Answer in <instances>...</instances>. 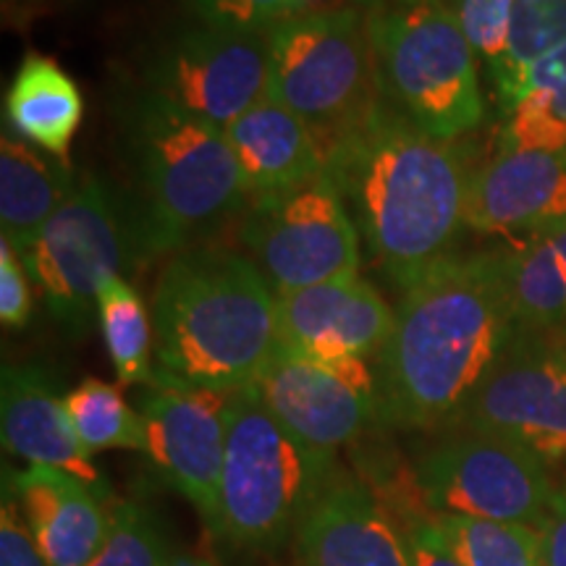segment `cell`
I'll list each match as a JSON object with an SVG mask.
<instances>
[{
    "label": "cell",
    "instance_id": "34",
    "mask_svg": "<svg viewBox=\"0 0 566 566\" xmlns=\"http://www.w3.org/2000/svg\"><path fill=\"white\" fill-rule=\"evenodd\" d=\"M407 537L409 548H412L415 566H459L454 554H451L449 546L443 543L441 533H438L433 514L424 516L422 522L409 527Z\"/></svg>",
    "mask_w": 566,
    "mask_h": 566
},
{
    "label": "cell",
    "instance_id": "30",
    "mask_svg": "<svg viewBox=\"0 0 566 566\" xmlns=\"http://www.w3.org/2000/svg\"><path fill=\"white\" fill-rule=\"evenodd\" d=\"M197 21L218 30L268 34L273 24L289 17L286 0H179Z\"/></svg>",
    "mask_w": 566,
    "mask_h": 566
},
{
    "label": "cell",
    "instance_id": "25",
    "mask_svg": "<svg viewBox=\"0 0 566 566\" xmlns=\"http://www.w3.org/2000/svg\"><path fill=\"white\" fill-rule=\"evenodd\" d=\"M97 325L122 386L155 384L153 313L126 275L105 281L97 296Z\"/></svg>",
    "mask_w": 566,
    "mask_h": 566
},
{
    "label": "cell",
    "instance_id": "35",
    "mask_svg": "<svg viewBox=\"0 0 566 566\" xmlns=\"http://www.w3.org/2000/svg\"><path fill=\"white\" fill-rule=\"evenodd\" d=\"M543 566H566V483L556 485L548 514L541 525Z\"/></svg>",
    "mask_w": 566,
    "mask_h": 566
},
{
    "label": "cell",
    "instance_id": "2",
    "mask_svg": "<svg viewBox=\"0 0 566 566\" xmlns=\"http://www.w3.org/2000/svg\"><path fill=\"white\" fill-rule=\"evenodd\" d=\"M475 163L462 139H438L380 101L370 118L325 147V174L399 292L451 258L467 229Z\"/></svg>",
    "mask_w": 566,
    "mask_h": 566
},
{
    "label": "cell",
    "instance_id": "13",
    "mask_svg": "<svg viewBox=\"0 0 566 566\" xmlns=\"http://www.w3.org/2000/svg\"><path fill=\"white\" fill-rule=\"evenodd\" d=\"M254 391L289 433L315 449L338 451L380 428L378 384L365 359L313 357L281 342Z\"/></svg>",
    "mask_w": 566,
    "mask_h": 566
},
{
    "label": "cell",
    "instance_id": "3",
    "mask_svg": "<svg viewBox=\"0 0 566 566\" xmlns=\"http://www.w3.org/2000/svg\"><path fill=\"white\" fill-rule=\"evenodd\" d=\"M113 113L145 260L189 250L252 200L221 126L139 84L118 92Z\"/></svg>",
    "mask_w": 566,
    "mask_h": 566
},
{
    "label": "cell",
    "instance_id": "6",
    "mask_svg": "<svg viewBox=\"0 0 566 566\" xmlns=\"http://www.w3.org/2000/svg\"><path fill=\"white\" fill-rule=\"evenodd\" d=\"M380 101L438 139H462L485 118L480 55L459 13L441 3H386L367 13Z\"/></svg>",
    "mask_w": 566,
    "mask_h": 566
},
{
    "label": "cell",
    "instance_id": "17",
    "mask_svg": "<svg viewBox=\"0 0 566 566\" xmlns=\"http://www.w3.org/2000/svg\"><path fill=\"white\" fill-rule=\"evenodd\" d=\"M566 221V155L495 150L478 163L467 195V229L485 237H530Z\"/></svg>",
    "mask_w": 566,
    "mask_h": 566
},
{
    "label": "cell",
    "instance_id": "26",
    "mask_svg": "<svg viewBox=\"0 0 566 566\" xmlns=\"http://www.w3.org/2000/svg\"><path fill=\"white\" fill-rule=\"evenodd\" d=\"M562 45H566V0H514L504 55L488 74L499 108L512 101L527 71Z\"/></svg>",
    "mask_w": 566,
    "mask_h": 566
},
{
    "label": "cell",
    "instance_id": "5",
    "mask_svg": "<svg viewBox=\"0 0 566 566\" xmlns=\"http://www.w3.org/2000/svg\"><path fill=\"white\" fill-rule=\"evenodd\" d=\"M342 472L338 451L300 441L275 420L254 386L239 388L229 407L218 543L247 558L281 554Z\"/></svg>",
    "mask_w": 566,
    "mask_h": 566
},
{
    "label": "cell",
    "instance_id": "32",
    "mask_svg": "<svg viewBox=\"0 0 566 566\" xmlns=\"http://www.w3.org/2000/svg\"><path fill=\"white\" fill-rule=\"evenodd\" d=\"M34 313L32 279L24 260L11 242L0 239V323L3 328L21 331Z\"/></svg>",
    "mask_w": 566,
    "mask_h": 566
},
{
    "label": "cell",
    "instance_id": "38",
    "mask_svg": "<svg viewBox=\"0 0 566 566\" xmlns=\"http://www.w3.org/2000/svg\"><path fill=\"white\" fill-rule=\"evenodd\" d=\"M388 0H352V6H357V9H363V11H375V9H380V6H386Z\"/></svg>",
    "mask_w": 566,
    "mask_h": 566
},
{
    "label": "cell",
    "instance_id": "16",
    "mask_svg": "<svg viewBox=\"0 0 566 566\" xmlns=\"http://www.w3.org/2000/svg\"><path fill=\"white\" fill-rule=\"evenodd\" d=\"M296 566H415L407 530L354 472H342L296 530Z\"/></svg>",
    "mask_w": 566,
    "mask_h": 566
},
{
    "label": "cell",
    "instance_id": "12",
    "mask_svg": "<svg viewBox=\"0 0 566 566\" xmlns=\"http://www.w3.org/2000/svg\"><path fill=\"white\" fill-rule=\"evenodd\" d=\"M268 34L233 32L202 21L160 34L139 61V87L226 129L268 95Z\"/></svg>",
    "mask_w": 566,
    "mask_h": 566
},
{
    "label": "cell",
    "instance_id": "19",
    "mask_svg": "<svg viewBox=\"0 0 566 566\" xmlns=\"http://www.w3.org/2000/svg\"><path fill=\"white\" fill-rule=\"evenodd\" d=\"M34 543L51 566H87L111 530V504L97 488L53 467L3 472Z\"/></svg>",
    "mask_w": 566,
    "mask_h": 566
},
{
    "label": "cell",
    "instance_id": "18",
    "mask_svg": "<svg viewBox=\"0 0 566 566\" xmlns=\"http://www.w3.org/2000/svg\"><path fill=\"white\" fill-rule=\"evenodd\" d=\"M0 438L6 454L53 467L105 493V480L71 424L66 396L40 365H6L0 378Z\"/></svg>",
    "mask_w": 566,
    "mask_h": 566
},
{
    "label": "cell",
    "instance_id": "28",
    "mask_svg": "<svg viewBox=\"0 0 566 566\" xmlns=\"http://www.w3.org/2000/svg\"><path fill=\"white\" fill-rule=\"evenodd\" d=\"M66 409L76 436L90 454L126 449L147 454L145 417L129 407L122 388L87 378L66 394Z\"/></svg>",
    "mask_w": 566,
    "mask_h": 566
},
{
    "label": "cell",
    "instance_id": "36",
    "mask_svg": "<svg viewBox=\"0 0 566 566\" xmlns=\"http://www.w3.org/2000/svg\"><path fill=\"white\" fill-rule=\"evenodd\" d=\"M166 566H218V564L205 554H184V551H174Z\"/></svg>",
    "mask_w": 566,
    "mask_h": 566
},
{
    "label": "cell",
    "instance_id": "37",
    "mask_svg": "<svg viewBox=\"0 0 566 566\" xmlns=\"http://www.w3.org/2000/svg\"><path fill=\"white\" fill-rule=\"evenodd\" d=\"M391 3H405V6H417V3H441V6H449V9L457 11L459 0H391Z\"/></svg>",
    "mask_w": 566,
    "mask_h": 566
},
{
    "label": "cell",
    "instance_id": "14",
    "mask_svg": "<svg viewBox=\"0 0 566 566\" xmlns=\"http://www.w3.org/2000/svg\"><path fill=\"white\" fill-rule=\"evenodd\" d=\"M231 394L155 375V384L142 394L139 407L153 467L192 504L216 541H221V478Z\"/></svg>",
    "mask_w": 566,
    "mask_h": 566
},
{
    "label": "cell",
    "instance_id": "27",
    "mask_svg": "<svg viewBox=\"0 0 566 566\" xmlns=\"http://www.w3.org/2000/svg\"><path fill=\"white\" fill-rule=\"evenodd\" d=\"M433 522L459 566H543L541 527L457 514Z\"/></svg>",
    "mask_w": 566,
    "mask_h": 566
},
{
    "label": "cell",
    "instance_id": "33",
    "mask_svg": "<svg viewBox=\"0 0 566 566\" xmlns=\"http://www.w3.org/2000/svg\"><path fill=\"white\" fill-rule=\"evenodd\" d=\"M0 566H51L34 543L17 495L6 483L0 504Z\"/></svg>",
    "mask_w": 566,
    "mask_h": 566
},
{
    "label": "cell",
    "instance_id": "7",
    "mask_svg": "<svg viewBox=\"0 0 566 566\" xmlns=\"http://www.w3.org/2000/svg\"><path fill=\"white\" fill-rule=\"evenodd\" d=\"M268 92L313 129L323 153L380 105L367 11H296L268 32Z\"/></svg>",
    "mask_w": 566,
    "mask_h": 566
},
{
    "label": "cell",
    "instance_id": "23",
    "mask_svg": "<svg viewBox=\"0 0 566 566\" xmlns=\"http://www.w3.org/2000/svg\"><path fill=\"white\" fill-rule=\"evenodd\" d=\"M516 325L566 328V221L499 247Z\"/></svg>",
    "mask_w": 566,
    "mask_h": 566
},
{
    "label": "cell",
    "instance_id": "11",
    "mask_svg": "<svg viewBox=\"0 0 566 566\" xmlns=\"http://www.w3.org/2000/svg\"><path fill=\"white\" fill-rule=\"evenodd\" d=\"M239 237L275 294L357 275L363 263L359 231L328 174L254 200Z\"/></svg>",
    "mask_w": 566,
    "mask_h": 566
},
{
    "label": "cell",
    "instance_id": "1",
    "mask_svg": "<svg viewBox=\"0 0 566 566\" xmlns=\"http://www.w3.org/2000/svg\"><path fill=\"white\" fill-rule=\"evenodd\" d=\"M394 313L375 359L380 428L451 430L516 328L499 250L454 252Z\"/></svg>",
    "mask_w": 566,
    "mask_h": 566
},
{
    "label": "cell",
    "instance_id": "15",
    "mask_svg": "<svg viewBox=\"0 0 566 566\" xmlns=\"http://www.w3.org/2000/svg\"><path fill=\"white\" fill-rule=\"evenodd\" d=\"M281 342L313 357L378 359L396 313L357 275L275 294Z\"/></svg>",
    "mask_w": 566,
    "mask_h": 566
},
{
    "label": "cell",
    "instance_id": "31",
    "mask_svg": "<svg viewBox=\"0 0 566 566\" xmlns=\"http://www.w3.org/2000/svg\"><path fill=\"white\" fill-rule=\"evenodd\" d=\"M512 6L514 0H459L457 6L459 21L488 74L504 55Z\"/></svg>",
    "mask_w": 566,
    "mask_h": 566
},
{
    "label": "cell",
    "instance_id": "29",
    "mask_svg": "<svg viewBox=\"0 0 566 566\" xmlns=\"http://www.w3.org/2000/svg\"><path fill=\"white\" fill-rule=\"evenodd\" d=\"M174 548L166 527L137 501L111 504V530L87 566H166Z\"/></svg>",
    "mask_w": 566,
    "mask_h": 566
},
{
    "label": "cell",
    "instance_id": "24",
    "mask_svg": "<svg viewBox=\"0 0 566 566\" xmlns=\"http://www.w3.org/2000/svg\"><path fill=\"white\" fill-rule=\"evenodd\" d=\"M499 150L566 155V45L535 63L501 108Z\"/></svg>",
    "mask_w": 566,
    "mask_h": 566
},
{
    "label": "cell",
    "instance_id": "9",
    "mask_svg": "<svg viewBox=\"0 0 566 566\" xmlns=\"http://www.w3.org/2000/svg\"><path fill=\"white\" fill-rule=\"evenodd\" d=\"M451 430L506 438L566 472V328L516 325Z\"/></svg>",
    "mask_w": 566,
    "mask_h": 566
},
{
    "label": "cell",
    "instance_id": "10",
    "mask_svg": "<svg viewBox=\"0 0 566 566\" xmlns=\"http://www.w3.org/2000/svg\"><path fill=\"white\" fill-rule=\"evenodd\" d=\"M422 501L433 514L478 516L541 527L556 493L554 472L506 438L449 430L415 462Z\"/></svg>",
    "mask_w": 566,
    "mask_h": 566
},
{
    "label": "cell",
    "instance_id": "4",
    "mask_svg": "<svg viewBox=\"0 0 566 566\" xmlns=\"http://www.w3.org/2000/svg\"><path fill=\"white\" fill-rule=\"evenodd\" d=\"M155 373L176 384L254 386L281 346L275 292L244 254L221 247L176 252L153 296Z\"/></svg>",
    "mask_w": 566,
    "mask_h": 566
},
{
    "label": "cell",
    "instance_id": "21",
    "mask_svg": "<svg viewBox=\"0 0 566 566\" xmlns=\"http://www.w3.org/2000/svg\"><path fill=\"white\" fill-rule=\"evenodd\" d=\"M82 116L84 101L74 76L48 55H27L6 90V129L38 150L71 163V142L80 132Z\"/></svg>",
    "mask_w": 566,
    "mask_h": 566
},
{
    "label": "cell",
    "instance_id": "22",
    "mask_svg": "<svg viewBox=\"0 0 566 566\" xmlns=\"http://www.w3.org/2000/svg\"><path fill=\"white\" fill-rule=\"evenodd\" d=\"M80 181L71 163L3 132L0 139V229L19 254L59 212Z\"/></svg>",
    "mask_w": 566,
    "mask_h": 566
},
{
    "label": "cell",
    "instance_id": "8",
    "mask_svg": "<svg viewBox=\"0 0 566 566\" xmlns=\"http://www.w3.org/2000/svg\"><path fill=\"white\" fill-rule=\"evenodd\" d=\"M19 258L38 283L48 313L76 334L97 317L105 281L147 263L122 187L101 176H84Z\"/></svg>",
    "mask_w": 566,
    "mask_h": 566
},
{
    "label": "cell",
    "instance_id": "20",
    "mask_svg": "<svg viewBox=\"0 0 566 566\" xmlns=\"http://www.w3.org/2000/svg\"><path fill=\"white\" fill-rule=\"evenodd\" d=\"M223 132L252 200L286 195L325 174V153L313 129L271 92Z\"/></svg>",
    "mask_w": 566,
    "mask_h": 566
}]
</instances>
